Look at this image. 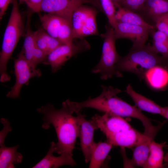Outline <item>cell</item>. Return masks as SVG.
<instances>
[{"label": "cell", "mask_w": 168, "mask_h": 168, "mask_svg": "<svg viewBox=\"0 0 168 168\" xmlns=\"http://www.w3.org/2000/svg\"><path fill=\"white\" fill-rule=\"evenodd\" d=\"M102 92L98 96L91 98L90 97L81 102L72 101L68 102L70 109L74 112L80 111L85 108H91L99 111L108 113L121 117L134 118L140 120L146 133L152 131L155 128L150 119L145 116L136 106H133L118 97L117 95L121 92L120 89L110 86H101Z\"/></svg>", "instance_id": "obj_1"}, {"label": "cell", "mask_w": 168, "mask_h": 168, "mask_svg": "<svg viewBox=\"0 0 168 168\" xmlns=\"http://www.w3.org/2000/svg\"><path fill=\"white\" fill-rule=\"evenodd\" d=\"M102 9L106 11L110 8L113 5V2L110 0H99Z\"/></svg>", "instance_id": "obj_33"}, {"label": "cell", "mask_w": 168, "mask_h": 168, "mask_svg": "<svg viewBox=\"0 0 168 168\" xmlns=\"http://www.w3.org/2000/svg\"><path fill=\"white\" fill-rule=\"evenodd\" d=\"M143 79L153 89H164L168 85V70L160 66L153 67L146 72Z\"/></svg>", "instance_id": "obj_16"}, {"label": "cell", "mask_w": 168, "mask_h": 168, "mask_svg": "<svg viewBox=\"0 0 168 168\" xmlns=\"http://www.w3.org/2000/svg\"><path fill=\"white\" fill-rule=\"evenodd\" d=\"M115 38L128 39L133 42L132 48L144 46L149 32L152 30L146 27L130 24L118 22L114 28Z\"/></svg>", "instance_id": "obj_10"}, {"label": "cell", "mask_w": 168, "mask_h": 168, "mask_svg": "<svg viewBox=\"0 0 168 168\" xmlns=\"http://www.w3.org/2000/svg\"><path fill=\"white\" fill-rule=\"evenodd\" d=\"M146 0H119L116 3L126 9L138 13L142 12Z\"/></svg>", "instance_id": "obj_28"}, {"label": "cell", "mask_w": 168, "mask_h": 168, "mask_svg": "<svg viewBox=\"0 0 168 168\" xmlns=\"http://www.w3.org/2000/svg\"><path fill=\"white\" fill-rule=\"evenodd\" d=\"M43 0H19V3H25L31 11L34 12H40V7Z\"/></svg>", "instance_id": "obj_31"}, {"label": "cell", "mask_w": 168, "mask_h": 168, "mask_svg": "<svg viewBox=\"0 0 168 168\" xmlns=\"http://www.w3.org/2000/svg\"><path fill=\"white\" fill-rule=\"evenodd\" d=\"M151 46L132 48L125 56L120 57L116 65L120 77L121 72H127L137 75L140 80L143 79L146 72L151 68L160 66L165 68L168 58L160 56Z\"/></svg>", "instance_id": "obj_3"}, {"label": "cell", "mask_w": 168, "mask_h": 168, "mask_svg": "<svg viewBox=\"0 0 168 168\" xmlns=\"http://www.w3.org/2000/svg\"><path fill=\"white\" fill-rule=\"evenodd\" d=\"M12 0H0V19L5 15L9 4Z\"/></svg>", "instance_id": "obj_32"}, {"label": "cell", "mask_w": 168, "mask_h": 168, "mask_svg": "<svg viewBox=\"0 0 168 168\" xmlns=\"http://www.w3.org/2000/svg\"><path fill=\"white\" fill-rule=\"evenodd\" d=\"M19 147L18 145L11 147H6L5 145L0 146V168H14V164L21 162L23 156L17 151Z\"/></svg>", "instance_id": "obj_21"}, {"label": "cell", "mask_w": 168, "mask_h": 168, "mask_svg": "<svg viewBox=\"0 0 168 168\" xmlns=\"http://www.w3.org/2000/svg\"><path fill=\"white\" fill-rule=\"evenodd\" d=\"M166 142L158 143L154 140L151 141L150 145V152L143 168H163L164 159L163 148Z\"/></svg>", "instance_id": "obj_24"}, {"label": "cell", "mask_w": 168, "mask_h": 168, "mask_svg": "<svg viewBox=\"0 0 168 168\" xmlns=\"http://www.w3.org/2000/svg\"><path fill=\"white\" fill-rule=\"evenodd\" d=\"M39 17L42 27L49 35L57 38L58 31L65 19L57 15L47 13L39 14Z\"/></svg>", "instance_id": "obj_23"}, {"label": "cell", "mask_w": 168, "mask_h": 168, "mask_svg": "<svg viewBox=\"0 0 168 168\" xmlns=\"http://www.w3.org/2000/svg\"><path fill=\"white\" fill-rule=\"evenodd\" d=\"M133 128L106 136L107 141L121 148L134 147L146 136Z\"/></svg>", "instance_id": "obj_13"}, {"label": "cell", "mask_w": 168, "mask_h": 168, "mask_svg": "<svg viewBox=\"0 0 168 168\" xmlns=\"http://www.w3.org/2000/svg\"><path fill=\"white\" fill-rule=\"evenodd\" d=\"M78 117L79 123L78 137L80 139L81 149L86 163L89 162L92 151L96 142L94 140V132L97 129L95 124L91 119L87 120L86 116L80 111L75 113Z\"/></svg>", "instance_id": "obj_11"}, {"label": "cell", "mask_w": 168, "mask_h": 168, "mask_svg": "<svg viewBox=\"0 0 168 168\" xmlns=\"http://www.w3.org/2000/svg\"><path fill=\"white\" fill-rule=\"evenodd\" d=\"M163 116L168 120V106H167L166 110Z\"/></svg>", "instance_id": "obj_34"}, {"label": "cell", "mask_w": 168, "mask_h": 168, "mask_svg": "<svg viewBox=\"0 0 168 168\" xmlns=\"http://www.w3.org/2000/svg\"><path fill=\"white\" fill-rule=\"evenodd\" d=\"M10 15L3 36L0 56V81H9L7 65L21 37L24 36L25 26L17 0H12Z\"/></svg>", "instance_id": "obj_4"}, {"label": "cell", "mask_w": 168, "mask_h": 168, "mask_svg": "<svg viewBox=\"0 0 168 168\" xmlns=\"http://www.w3.org/2000/svg\"><path fill=\"white\" fill-rule=\"evenodd\" d=\"M57 38L64 44H71L73 43L72 23L66 19L59 29Z\"/></svg>", "instance_id": "obj_26"}, {"label": "cell", "mask_w": 168, "mask_h": 168, "mask_svg": "<svg viewBox=\"0 0 168 168\" xmlns=\"http://www.w3.org/2000/svg\"><path fill=\"white\" fill-rule=\"evenodd\" d=\"M113 146L107 141L96 142L92 151L89 168L101 167Z\"/></svg>", "instance_id": "obj_22"}, {"label": "cell", "mask_w": 168, "mask_h": 168, "mask_svg": "<svg viewBox=\"0 0 168 168\" xmlns=\"http://www.w3.org/2000/svg\"><path fill=\"white\" fill-rule=\"evenodd\" d=\"M47 32L41 27L34 31V37L36 46L46 55L49 54L46 35Z\"/></svg>", "instance_id": "obj_27"}, {"label": "cell", "mask_w": 168, "mask_h": 168, "mask_svg": "<svg viewBox=\"0 0 168 168\" xmlns=\"http://www.w3.org/2000/svg\"><path fill=\"white\" fill-rule=\"evenodd\" d=\"M152 45L151 46L157 53L168 58V36L163 32L157 30L152 33Z\"/></svg>", "instance_id": "obj_25"}, {"label": "cell", "mask_w": 168, "mask_h": 168, "mask_svg": "<svg viewBox=\"0 0 168 168\" xmlns=\"http://www.w3.org/2000/svg\"><path fill=\"white\" fill-rule=\"evenodd\" d=\"M111 1H112L114 4L117 3L119 2V0H110Z\"/></svg>", "instance_id": "obj_37"}, {"label": "cell", "mask_w": 168, "mask_h": 168, "mask_svg": "<svg viewBox=\"0 0 168 168\" xmlns=\"http://www.w3.org/2000/svg\"><path fill=\"white\" fill-rule=\"evenodd\" d=\"M14 73L16 82L6 96L12 98L19 97L22 86L31 78L40 77L42 75L41 71L31 65L23 57L18 54L14 61Z\"/></svg>", "instance_id": "obj_8"}, {"label": "cell", "mask_w": 168, "mask_h": 168, "mask_svg": "<svg viewBox=\"0 0 168 168\" xmlns=\"http://www.w3.org/2000/svg\"><path fill=\"white\" fill-rule=\"evenodd\" d=\"M114 4L117 8L115 11V17L118 22L138 25L151 30H154V26L144 20L138 13L126 9L117 3Z\"/></svg>", "instance_id": "obj_17"}, {"label": "cell", "mask_w": 168, "mask_h": 168, "mask_svg": "<svg viewBox=\"0 0 168 168\" xmlns=\"http://www.w3.org/2000/svg\"><path fill=\"white\" fill-rule=\"evenodd\" d=\"M153 140L146 136L143 139L134 147L130 164L132 166L143 168L150 152V145Z\"/></svg>", "instance_id": "obj_20"}, {"label": "cell", "mask_w": 168, "mask_h": 168, "mask_svg": "<svg viewBox=\"0 0 168 168\" xmlns=\"http://www.w3.org/2000/svg\"><path fill=\"white\" fill-rule=\"evenodd\" d=\"M37 110L44 115L42 127L47 129L51 125L55 129L58 142L55 144L54 152L72 156L73 150L79 136L77 116L72 115L74 112L65 101L62 103V107L59 109H56L53 105L49 104Z\"/></svg>", "instance_id": "obj_2"}, {"label": "cell", "mask_w": 168, "mask_h": 168, "mask_svg": "<svg viewBox=\"0 0 168 168\" xmlns=\"http://www.w3.org/2000/svg\"><path fill=\"white\" fill-rule=\"evenodd\" d=\"M125 91L132 99L136 106L141 110L163 116L167 106L161 107L152 100L138 93L129 84L126 87Z\"/></svg>", "instance_id": "obj_15"}, {"label": "cell", "mask_w": 168, "mask_h": 168, "mask_svg": "<svg viewBox=\"0 0 168 168\" xmlns=\"http://www.w3.org/2000/svg\"><path fill=\"white\" fill-rule=\"evenodd\" d=\"M164 161L165 162L168 161V152L164 156Z\"/></svg>", "instance_id": "obj_35"}, {"label": "cell", "mask_w": 168, "mask_h": 168, "mask_svg": "<svg viewBox=\"0 0 168 168\" xmlns=\"http://www.w3.org/2000/svg\"><path fill=\"white\" fill-rule=\"evenodd\" d=\"M165 68L168 70V59L166 63Z\"/></svg>", "instance_id": "obj_38"}, {"label": "cell", "mask_w": 168, "mask_h": 168, "mask_svg": "<svg viewBox=\"0 0 168 168\" xmlns=\"http://www.w3.org/2000/svg\"><path fill=\"white\" fill-rule=\"evenodd\" d=\"M31 14V12L27 14L26 29L23 45L18 55L24 57L31 65L35 68L33 65V55L36 46L34 39V31L32 30L30 25Z\"/></svg>", "instance_id": "obj_18"}, {"label": "cell", "mask_w": 168, "mask_h": 168, "mask_svg": "<svg viewBox=\"0 0 168 168\" xmlns=\"http://www.w3.org/2000/svg\"><path fill=\"white\" fill-rule=\"evenodd\" d=\"M106 31L101 36L104 39L102 54L99 63L92 69V72L99 73L100 78L106 80L114 75L120 77L116 65L121 57L116 50V40L113 27L109 24L105 26Z\"/></svg>", "instance_id": "obj_5"}, {"label": "cell", "mask_w": 168, "mask_h": 168, "mask_svg": "<svg viewBox=\"0 0 168 168\" xmlns=\"http://www.w3.org/2000/svg\"><path fill=\"white\" fill-rule=\"evenodd\" d=\"M1 122L3 124V127L0 132V146L4 145V141L6 136L9 132L12 131V128L7 119L2 118L1 119Z\"/></svg>", "instance_id": "obj_30"}, {"label": "cell", "mask_w": 168, "mask_h": 168, "mask_svg": "<svg viewBox=\"0 0 168 168\" xmlns=\"http://www.w3.org/2000/svg\"><path fill=\"white\" fill-rule=\"evenodd\" d=\"M91 119L106 136L133 128L122 117L108 113L101 116L95 114Z\"/></svg>", "instance_id": "obj_12"}, {"label": "cell", "mask_w": 168, "mask_h": 168, "mask_svg": "<svg viewBox=\"0 0 168 168\" xmlns=\"http://www.w3.org/2000/svg\"><path fill=\"white\" fill-rule=\"evenodd\" d=\"M97 11L82 5L74 12L72 25L74 39H81L88 36L98 35L96 22Z\"/></svg>", "instance_id": "obj_6"}, {"label": "cell", "mask_w": 168, "mask_h": 168, "mask_svg": "<svg viewBox=\"0 0 168 168\" xmlns=\"http://www.w3.org/2000/svg\"><path fill=\"white\" fill-rule=\"evenodd\" d=\"M155 24L158 30L163 32L168 36V13L159 17Z\"/></svg>", "instance_id": "obj_29"}, {"label": "cell", "mask_w": 168, "mask_h": 168, "mask_svg": "<svg viewBox=\"0 0 168 168\" xmlns=\"http://www.w3.org/2000/svg\"><path fill=\"white\" fill-rule=\"evenodd\" d=\"M55 144L54 142L50 143V147L45 156L32 168H57L64 165L73 166L76 165L72 156L65 154H61L58 156H54Z\"/></svg>", "instance_id": "obj_14"}, {"label": "cell", "mask_w": 168, "mask_h": 168, "mask_svg": "<svg viewBox=\"0 0 168 168\" xmlns=\"http://www.w3.org/2000/svg\"><path fill=\"white\" fill-rule=\"evenodd\" d=\"M163 167L164 168H168V161L163 164Z\"/></svg>", "instance_id": "obj_36"}, {"label": "cell", "mask_w": 168, "mask_h": 168, "mask_svg": "<svg viewBox=\"0 0 168 168\" xmlns=\"http://www.w3.org/2000/svg\"><path fill=\"white\" fill-rule=\"evenodd\" d=\"M93 2V0H43L40 11L59 16L72 23L75 10L84 3Z\"/></svg>", "instance_id": "obj_9"}, {"label": "cell", "mask_w": 168, "mask_h": 168, "mask_svg": "<svg viewBox=\"0 0 168 168\" xmlns=\"http://www.w3.org/2000/svg\"><path fill=\"white\" fill-rule=\"evenodd\" d=\"M90 46L84 39L76 43L71 44H63L47 55L42 63L51 67L52 72L60 69L66 62L77 54L89 50Z\"/></svg>", "instance_id": "obj_7"}, {"label": "cell", "mask_w": 168, "mask_h": 168, "mask_svg": "<svg viewBox=\"0 0 168 168\" xmlns=\"http://www.w3.org/2000/svg\"><path fill=\"white\" fill-rule=\"evenodd\" d=\"M142 12L155 23L159 17L168 13V0H146Z\"/></svg>", "instance_id": "obj_19"}]
</instances>
